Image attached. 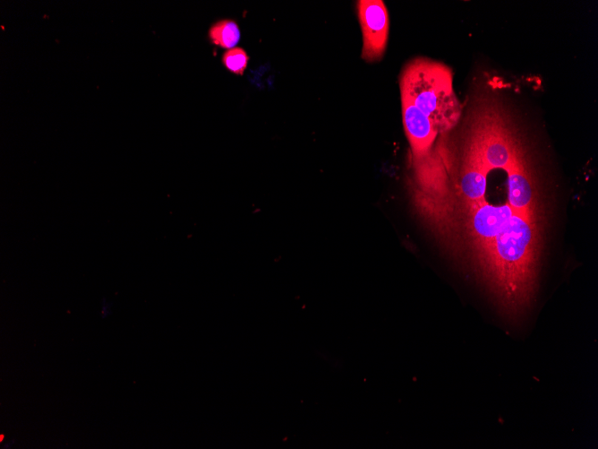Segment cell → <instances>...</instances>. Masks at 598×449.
<instances>
[{
  "label": "cell",
  "mask_w": 598,
  "mask_h": 449,
  "mask_svg": "<svg viewBox=\"0 0 598 449\" xmlns=\"http://www.w3.org/2000/svg\"><path fill=\"white\" fill-rule=\"evenodd\" d=\"M401 94L406 96L434 124L439 133L451 129L461 108L452 87V74L444 65L414 59L403 71Z\"/></svg>",
  "instance_id": "cell-1"
},
{
  "label": "cell",
  "mask_w": 598,
  "mask_h": 449,
  "mask_svg": "<svg viewBox=\"0 0 598 449\" xmlns=\"http://www.w3.org/2000/svg\"><path fill=\"white\" fill-rule=\"evenodd\" d=\"M357 14L363 34L362 58L367 62L380 60L386 49L389 20L381 0L357 1Z\"/></svg>",
  "instance_id": "cell-2"
},
{
  "label": "cell",
  "mask_w": 598,
  "mask_h": 449,
  "mask_svg": "<svg viewBox=\"0 0 598 449\" xmlns=\"http://www.w3.org/2000/svg\"><path fill=\"white\" fill-rule=\"evenodd\" d=\"M471 146L466 160L478 165L487 174L492 168H502L506 171L522 158L514 144L499 132L477 134Z\"/></svg>",
  "instance_id": "cell-3"
},
{
  "label": "cell",
  "mask_w": 598,
  "mask_h": 449,
  "mask_svg": "<svg viewBox=\"0 0 598 449\" xmlns=\"http://www.w3.org/2000/svg\"><path fill=\"white\" fill-rule=\"evenodd\" d=\"M402 119L407 139L415 157L426 156L439 134L431 119L406 96L401 94Z\"/></svg>",
  "instance_id": "cell-4"
},
{
  "label": "cell",
  "mask_w": 598,
  "mask_h": 449,
  "mask_svg": "<svg viewBox=\"0 0 598 449\" xmlns=\"http://www.w3.org/2000/svg\"><path fill=\"white\" fill-rule=\"evenodd\" d=\"M506 172L508 174V204L525 214L538 215L534 182L522 158L513 163Z\"/></svg>",
  "instance_id": "cell-5"
},
{
  "label": "cell",
  "mask_w": 598,
  "mask_h": 449,
  "mask_svg": "<svg viewBox=\"0 0 598 449\" xmlns=\"http://www.w3.org/2000/svg\"><path fill=\"white\" fill-rule=\"evenodd\" d=\"M486 176L487 173L481 167L466 161L459 182L463 202H475L484 198Z\"/></svg>",
  "instance_id": "cell-6"
},
{
  "label": "cell",
  "mask_w": 598,
  "mask_h": 449,
  "mask_svg": "<svg viewBox=\"0 0 598 449\" xmlns=\"http://www.w3.org/2000/svg\"><path fill=\"white\" fill-rule=\"evenodd\" d=\"M209 36L215 45L231 49L238 44L241 31L235 21L223 19L218 21L210 27Z\"/></svg>",
  "instance_id": "cell-7"
},
{
  "label": "cell",
  "mask_w": 598,
  "mask_h": 449,
  "mask_svg": "<svg viewBox=\"0 0 598 449\" xmlns=\"http://www.w3.org/2000/svg\"><path fill=\"white\" fill-rule=\"evenodd\" d=\"M249 56L246 51L239 47L226 51L222 56L225 67L233 73L242 75L247 67Z\"/></svg>",
  "instance_id": "cell-8"
},
{
  "label": "cell",
  "mask_w": 598,
  "mask_h": 449,
  "mask_svg": "<svg viewBox=\"0 0 598 449\" xmlns=\"http://www.w3.org/2000/svg\"><path fill=\"white\" fill-rule=\"evenodd\" d=\"M108 307H110V305H108L107 303H104L102 305L101 313H102L103 317L107 316L108 315V313H110V308H108Z\"/></svg>",
  "instance_id": "cell-9"
}]
</instances>
